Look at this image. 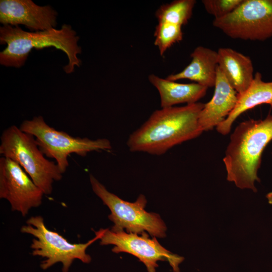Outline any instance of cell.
I'll return each instance as SVG.
<instances>
[{
    "mask_svg": "<svg viewBox=\"0 0 272 272\" xmlns=\"http://www.w3.org/2000/svg\"><path fill=\"white\" fill-rule=\"evenodd\" d=\"M272 140V115L241 122L231 135L223 162L227 179L240 189L256 192L263 151Z\"/></svg>",
    "mask_w": 272,
    "mask_h": 272,
    "instance_id": "obj_2",
    "label": "cell"
},
{
    "mask_svg": "<svg viewBox=\"0 0 272 272\" xmlns=\"http://www.w3.org/2000/svg\"><path fill=\"white\" fill-rule=\"evenodd\" d=\"M105 229L95 232V237L85 243H71L57 232L48 229L43 217H31L22 226L21 232L32 235L31 248L32 254L46 259L42 261L41 267L46 269L53 264L61 262L63 272H67L73 261L80 259L84 263L91 262V256L86 253L87 248L96 240L100 239Z\"/></svg>",
    "mask_w": 272,
    "mask_h": 272,
    "instance_id": "obj_6",
    "label": "cell"
},
{
    "mask_svg": "<svg viewBox=\"0 0 272 272\" xmlns=\"http://www.w3.org/2000/svg\"><path fill=\"white\" fill-rule=\"evenodd\" d=\"M205 104L196 102L181 107L161 108L129 137L126 144L132 152L161 155L203 132L198 118Z\"/></svg>",
    "mask_w": 272,
    "mask_h": 272,
    "instance_id": "obj_1",
    "label": "cell"
},
{
    "mask_svg": "<svg viewBox=\"0 0 272 272\" xmlns=\"http://www.w3.org/2000/svg\"><path fill=\"white\" fill-rule=\"evenodd\" d=\"M100 239L101 245H114L112 251L115 253L126 252L138 258L148 272H156L159 260L168 261L174 272H180L179 265L184 259L163 247L156 237L150 238L145 231L139 236L124 231L114 232L105 229Z\"/></svg>",
    "mask_w": 272,
    "mask_h": 272,
    "instance_id": "obj_9",
    "label": "cell"
},
{
    "mask_svg": "<svg viewBox=\"0 0 272 272\" xmlns=\"http://www.w3.org/2000/svg\"><path fill=\"white\" fill-rule=\"evenodd\" d=\"M263 104H268L272 107V81H263L262 75L256 72L247 90L242 94H238L237 102L233 110L216 127L217 131L223 135L228 134L232 124L240 114Z\"/></svg>",
    "mask_w": 272,
    "mask_h": 272,
    "instance_id": "obj_15",
    "label": "cell"
},
{
    "mask_svg": "<svg viewBox=\"0 0 272 272\" xmlns=\"http://www.w3.org/2000/svg\"><path fill=\"white\" fill-rule=\"evenodd\" d=\"M19 128L35 137L44 155L55 160L62 174L69 165L68 157L70 154L84 157L92 152L112 149L111 144L107 139L92 140L73 137L49 126L42 116L23 121Z\"/></svg>",
    "mask_w": 272,
    "mask_h": 272,
    "instance_id": "obj_5",
    "label": "cell"
},
{
    "mask_svg": "<svg viewBox=\"0 0 272 272\" xmlns=\"http://www.w3.org/2000/svg\"><path fill=\"white\" fill-rule=\"evenodd\" d=\"M243 0H202L206 11L214 19L223 18L234 11Z\"/></svg>",
    "mask_w": 272,
    "mask_h": 272,
    "instance_id": "obj_19",
    "label": "cell"
},
{
    "mask_svg": "<svg viewBox=\"0 0 272 272\" xmlns=\"http://www.w3.org/2000/svg\"><path fill=\"white\" fill-rule=\"evenodd\" d=\"M182 26L165 22H158L154 32V44L163 56L166 50L174 44L182 40Z\"/></svg>",
    "mask_w": 272,
    "mask_h": 272,
    "instance_id": "obj_18",
    "label": "cell"
},
{
    "mask_svg": "<svg viewBox=\"0 0 272 272\" xmlns=\"http://www.w3.org/2000/svg\"><path fill=\"white\" fill-rule=\"evenodd\" d=\"M190 56L191 61L184 69L166 79L172 81L187 79L208 88L214 87L218 66L217 51L199 46L194 49Z\"/></svg>",
    "mask_w": 272,
    "mask_h": 272,
    "instance_id": "obj_13",
    "label": "cell"
},
{
    "mask_svg": "<svg viewBox=\"0 0 272 272\" xmlns=\"http://www.w3.org/2000/svg\"><path fill=\"white\" fill-rule=\"evenodd\" d=\"M196 3L194 0H175L163 5L156 12L158 22H165L180 26L190 19Z\"/></svg>",
    "mask_w": 272,
    "mask_h": 272,
    "instance_id": "obj_17",
    "label": "cell"
},
{
    "mask_svg": "<svg viewBox=\"0 0 272 272\" xmlns=\"http://www.w3.org/2000/svg\"><path fill=\"white\" fill-rule=\"evenodd\" d=\"M232 39L263 41L272 37V0H243L232 13L213 21Z\"/></svg>",
    "mask_w": 272,
    "mask_h": 272,
    "instance_id": "obj_8",
    "label": "cell"
},
{
    "mask_svg": "<svg viewBox=\"0 0 272 272\" xmlns=\"http://www.w3.org/2000/svg\"><path fill=\"white\" fill-rule=\"evenodd\" d=\"M79 39L76 31L67 24H63L60 29L52 28L38 32L25 31L19 26L3 25L0 27V43L7 44V47L0 52V63L19 68L24 65L33 48L54 47L66 54L69 63L63 70L70 74L74 71L75 66L80 67L82 62L77 56L82 51L78 45Z\"/></svg>",
    "mask_w": 272,
    "mask_h": 272,
    "instance_id": "obj_3",
    "label": "cell"
},
{
    "mask_svg": "<svg viewBox=\"0 0 272 272\" xmlns=\"http://www.w3.org/2000/svg\"><path fill=\"white\" fill-rule=\"evenodd\" d=\"M217 52L218 67L237 94H242L254 76L251 59L230 48H220Z\"/></svg>",
    "mask_w": 272,
    "mask_h": 272,
    "instance_id": "obj_14",
    "label": "cell"
},
{
    "mask_svg": "<svg viewBox=\"0 0 272 272\" xmlns=\"http://www.w3.org/2000/svg\"><path fill=\"white\" fill-rule=\"evenodd\" d=\"M57 15L50 6H40L31 0L0 1V22L3 25H23L31 31H42L55 28Z\"/></svg>",
    "mask_w": 272,
    "mask_h": 272,
    "instance_id": "obj_11",
    "label": "cell"
},
{
    "mask_svg": "<svg viewBox=\"0 0 272 272\" xmlns=\"http://www.w3.org/2000/svg\"><path fill=\"white\" fill-rule=\"evenodd\" d=\"M89 178L93 191L111 212L108 218L114 223L111 231L126 229L127 233L141 234L146 231L153 237H166L167 228L160 215L145 210L147 202L145 195L140 194L133 202L126 201L109 192L92 174Z\"/></svg>",
    "mask_w": 272,
    "mask_h": 272,
    "instance_id": "obj_7",
    "label": "cell"
},
{
    "mask_svg": "<svg viewBox=\"0 0 272 272\" xmlns=\"http://www.w3.org/2000/svg\"><path fill=\"white\" fill-rule=\"evenodd\" d=\"M0 154L18 163L44 194H50L53 182L62 177L56 163L45 157L35 137L15 125L2 132Z\"/></svg>",
    "mask_w": 272,
    "mask_h": 272,
    "instance_id": "obj_4",
    "label": "cell"
},
{
    "mask_svg": "<svg viewBox=\"0 0 272 272\" xmlns=\"http://www.w3.org/2000/svg\"><path fill=\"white\" fill-rule=\"evenodd\" d=\"M211 100L205 104L200 112L198 123L202 131L212 130L222 123L236 106L238 94L218 66Z\"/></svg>",
    "mask_w": 272,
    "mask_h": 272,
    "instance_id": "obj_12",
    "label": "cell"
},
{
    "mask_svg": "<svg viewBox=\"0 0 272 272\" xmlns=\"http://www.w3.org/2000/svg\"><path fill=\"white\" fill-rule=\"evenodd\" d=\"M266 197L268 200V201H270L272 200V191L268 193L266 195Z\"/></svg>",
    "mask_w": 272,
    "mask_h": 272,
    "instance_id": "obj_20",
    "label": "cell"
},
{
    "mask_svg": "<svg viewBox=\"0 0 272 272\" xmlns=\"http://www.w3.org/2000/svg\"><path fill=\"white\" fill-rule=\"evenodd\" d=\"M150 82L157 89L161 108L172 107L186 103H196L206 94L208 88L197 83L181 84L154 74L148 77Z\"/></svg>",
    "mask_w": 272,
    "mask_h": 272,
    "instance_id": "obj_16",
    "label": "cell"
},
{
    "mask_svg": "<svg viewBox=\"0 0 272 272\" xmlns=\"http://www.w3.org/2000/svg\"><path fill=\"white\" fill-rule=\"evenodd\" d=\"M44 193L16 162L0 158V198L7 200L11 209L25 217L39 207Z\"/></svg>",
    "mask_w": 272,
    "mask_h": 272,
    "instance_id": "obj_10",
    "label": "cell"
},
{
    "mask_svg": "<svg viewBox=\"0 0 272 272\" xmlns=\"http://www.w3.org/2000/svg\"><path fill=\"white\" fill-rule=\"evenodd\" d=\"M268 202H269V203H270V205H272V200H270V201H268Z\"/></svg>",
    "mask_w": 272,
    "mask_h": 272,
    "instance_id": "obj_21",
    "label": "cell"
}]
</instances>
